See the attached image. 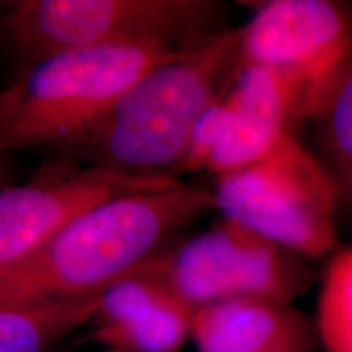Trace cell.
<instances>
[{
  "instance_id": "1",
  "label": "cell",
  "mask_w": 352,
  "mask_h": 352,
  "mask_svg": "<svg viewBox=\"0 0 352 352\" xmlns=\"http://www.w3.org/2000/svg\"><path fill=\"white\" fill-rule=\"evenodd\" d=\"M215 209L210 189L182 182L103 202L19 261L0 267V305L36 307L94 297L175 245Z\"/></svg>"
},
{
  "instance_id": "2",
  "label": "cell",
  "mask_w": 352,
  "mask_h": 352,
  "mask_svg": "<svg viewBox=\"0 0 352 352\" xmlns=\"http://www.w3.org/2000/svg\"><path fill=\"white\" fill-rule=\"evenodd\" d=\"M241 38L243 26L227 28L158 64L98 122L57 151L121 175L175 178L197 120L239 72Z\"/></svg>"
},
{
  "instance_id": "3",
  "label": "cell",
  "mask_w": 352,
  "mask_h": 352,
  "mask_svg": "<svg viewBox=\"0 0 352 352\" xmlns=\"http://www.w3.org/2000/svg\"><path fill=\"white\" fill-rule=\"evenodd\" d=\"M179 52L101 46L59 52L21 69L0 90V155L69 142L98 122L148 70Z\"/></svg>"
},
{
  "instance_id": "4",
  "label": "cell",
  "mask_w": 352,
  "mask_h": 352,
  "mask_svg": "<svg viewBox=\"0 0 352 352\" xmlns=\"http://www.w3.org/2000/svg\"><path fill=\"white\" fill-rule=\"evenodd\" d=\"M223 30V6L210 0H20L0 15V38L20 70L88 47L183 51Z\"/></svg>"
},
{
  "instance_id": "5",
  "label": "cell",
  "mask_w": 352,
  "mask_h": 352,
  "mask_svg": "<svg viewBox=\"0 0 352 352\" xmlns=\"http://www.w3.org/2000/svg\"><path fill=\"white\" fill-rule=\"evenodd\" d=\"M215 209L303 259L338 250V196L320 160L296 135L259 164L215 178Z\"/></svg>"
},
{
  "instance_id": "6",
  "label": "cell",
  "mask_w": 352,
  "mask_h": 352,
  "mask_svg": "<svg viewBox=\"0 0 352 352\" xmlns=\"http://www.w3.org/2000/svg\"><path fill=\"white\" fill-rule=\"evenodd\" d=\"M192 311L235 298L294 303L310 289L307 259L222 219L145 264Z\"/></svg>"
},
{
  "instance_id": "7",
  "label": "cell",
  "mask_w": 352,
  "mask_h": 352,
  "mask_svg": "<svg viewBox=\"0 0 352 352\" xmlns=\"http://www.w3.org/2000/svg\"><path fill=\"white\" fill-rule=\"evenodd\" d=\"M352 56V20L329 0H274L243 25L240 67L284 74L303 96V120Z\"/></svg>"
},
{
  "instance_id": "8",
  "label": "cell",
  "mask_w": 352,
  "mask_h": 352,
  "mask_svg": "<svg viewBox=\"0 0 352 352\" xmlns=\"http://www.w3.org/2000/svg\"><path fill=\"white\" fill-rule=\"evenodd\" d=\"M178 182L127 176L70 158L44 166L28 183L0 188V267L33 253L103 202Z\"/></svg>"
},
{
  "instance_id": "9",
  "label": "cell",
  "mask_w": 352,
  "mask_h": 352,
  "mask_svg": "<svg viewBox=\"0 0 352 352\" xmlns=\"http://www.w3.org/2000/svg\"><path fill=\"white\" fill-rule=\"evenodd\" d=\"M192 310L144 267L101 294L85 340L120 352H179Z\"/></svg>"
},
{
  "instance_id": "10",
  "label": "cell",
  "mask_w": 352,
  "mask_h": 352,
  "mask_svg": "<svg viewBox=\"0 0 352 352\" xmlns=\"http://www.w3.org/2000/svg\"><path fill=\"white\" fill-rule=\"evenodd\" d=\"M197 352H316L315 321L292 303L235 298L192 311Z\"/></svg>"
},
{
  "instance_id": "11",
  "label": "cell",
  "mask_w": 352,
  "mask_h": 352,
  "mask_svg": "<svg viewBox=\"0 0 352 352\" xmlns=\"http://www.w3.org/2000/svg\"><path fill=\"white\" fill-rule=\"evenodd\" d=\"M305 121L314 135V155L338 196V223L352 232V56L329 82Z\"/></svg>"
},
{
  "instance_id": "12",
  "label": "cell",
  "mask_w": 352,
  "mask_h": 352,
  "mask_svg": "<svg viewBox=\"0 0 352 352\" xmlns=\"http://www.w3.org/2000/svg\"><path fill=\"white\" fill-rule=\"evenodd\" d=\"M101 294L50 305H0V352H50L70 333L90 323Z\"/></svg>"
},
{
  "instance_id": "13",
  "label": "cell",
  "mask_w": 352,
  "mask_h": 352,
  "mask_svg": "<svg viewBox=\"0 0 352 352\" xmlns=\"http://www.w3.org/2000/svg\"><path fill=\"white\" fill-rule=\"evenodd\" d=\"M316 333L327 352H352V245L331 254L316 302Z\"/></svg>"
},
{
  "instance_id": "14",
  "label": "cell",
  "mask_w": 352,
  "mask_h": 352,
  "mask_svg": "<svg viewBox=\"0 0 352 352\" xmlns=\"http://www.w3.org/2000/svg\"><path fill=\"white\" fill-rule=\"evenodd\" d=\"M232 118L233 109L226 95L220 96L201 114L195 129H192L183 160L179 162L178 168L175 171V178H178L183 173H195V171L206 170L210 155L226 135Z\"/></svg>"
},
{
  "instance_id": "15",
  "label": "cell",
  "mask_w": 352,
  "mask_h": 352,
  "mask_svg": "<svg viewBox=\"0 0 352 352\" xmlns=\"http://www.w3.org/2000/svg\"><path fill=\"white\" fill-rule=\"evenodd\" d=\"M2 160H3V157L0 155V179H2Z\"/></svg>"
},
{
  "instance_id": "16",
  "label": "cell",
  "mask_w": 352,
  "mask_h": 352,
  "mask_svg": "<svg viewBox=\"0 0 352 352\" xmlns=\"http://www.w3.org/2000/svg\"><path fill=\"white\" fill-rule=\"evenodd\" d=\"M101 352H120V351H111V349H103Z\"/></svg>"
}]
</instances>
